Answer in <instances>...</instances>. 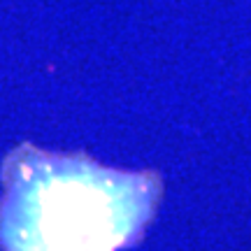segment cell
I'll use <instances>...</instances> for the list:
<instances>
[{
  "instance_id": "6da1fadb",
  "label": "cell",
  "mask_w": 251,
  "mask_h": 251,
  "mask_svg": "<svg viewBox=\"0 0 251 251\" xmlns=\"http://www.w3.org/2000/svg\"><path fill=\"white\" fill-rule=\"evenodd\" d=\"M147 207L142 181L70 161L37 163L12 184L0 235L9 251H114Z\"/></svg>"
}]
</instances>
